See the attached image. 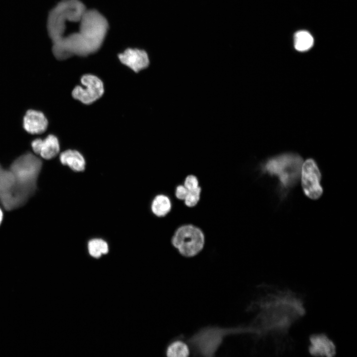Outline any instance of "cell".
I'll return each instance as SVG.
<instances>
[{"label":"cell","mask_w":357,"mask_h":357,"mask_svg":"<svg viewBox=\"0 0 357 357\" xmlns=\"http://www.w3.org/2000/svg\"><path fill=\"white\" fill-rule=\"evenodd\" d=\"M79 24L77 31L54 42L53 52L58 59L87 56L101 47L108 29L104 16L95 9H86Z\"/></svg>","instance_id":"cell-1"},{"label":"cell","mask_w":357,"mask_h":357,"mask_svg":"<svg viewBox=\"0 0 357 357\" xmlns=\"http://www.w3.org/2000/svg\"><path fill=\"white\" fill-rule=\"evenodd\" d=\"M302 165V159L294 154H284L269 159L265 164V172L279 179L282 187L289 188L298 179Z\"/></svg>","instance_id":"cell-2"},{"label":"cell","mask_w":357,"mask_h":357,"mask_svg":"<svg viewBox=\"0 0 357 357\" xmlns=\"http://www.w3.org/2000/svg\"><path fill=\"white\" fill-rule=\"evenodd\" d=\"M42 167L41 160L27 152L16 158L9 170L14 174L19 185L32 195L37 188V180Z\"/></svg>","instance_id":"cell-3"},{"label":"cell","mask_w":357,"mask_h":357,"mask_svg":"<svg viewBox=\"0 0 357 357\" xmlns=\"http://www.w3.org/2000/svg\"><path fill=\"white\" fill-rule=\"evenodd\" d=\"M87 9L79 0H64L53 11L50 18V31L54 42L60 39L67 22H77Z\"/></svg>","instance_id":"cell-4"},{"label":"cell","mask_w":357,"mask_h":357,"mask_svg":"<svg viewBox=\"0 0 357 357\" xmlns=\"http://www.w3.org/2000/svg\"><path fill=\"white\" fill-rule=\"evenodd\" d=\"M32 195L18 184L9 169L0 164V203L7 211L23 206Z\"/></svg>","instance_id":"cell-5"},{"label":"cell","mask_w":357,"mask_h":357,"mask_svg":"<svg viewBox=\"0 0 357 357\" xmlns=\"http://www.w3.org/2000/svg\"><path fill=\"white\" fill-rule=\"evenodd\" d=\"M171 243L182 256L192 257L202 250L205 237L198 227L191 224L183 225L176 230L172 238Z\"/></svg>","instance_id":"cell-6"},{"label":"cell","mask_w":357,"mask_h":357,"mask_svg":"<svg viewBox=\"0 0 357 357\" xmlns=\"http://www.w3.org/2000/svg\"><path fill=\"white\" fill-rule=\"evenodd\" d=\"M82 86H77L72 91V96L82 103L89 105L101 98L104 88L102 80L92 74H85L81 78Z\"/></svg>","instance_id":"cell-7"},{"label":"cell","mask_w":357,"mask_h":357,"mask_svg":"<svg viewBox=\"0 0 357 357\" xmlns=\"http://www.w3.org/2000/svg\"><path fill=\"white\" fill-rule=\"evenodd\" d=\"M301 184L305 194L312 199L319 198L323 192L320 185L321 174L315 161L309 159L302 164Z\"/></svg>","instance_id":"cell-8"},{"label":"cell","mask_w":357,"mask_h":357,"mask_svg":"<svg viewBox=\"0 0 357 357\" xmlns=\"http://www.w3.org/2000/svg\"><path fill=\"white\" fill-rule=\"evenodd\" d=\"M118 57L122 63L136 73L148 67L149 64L148 55L142 50L127 49Z\"/></svg>","instance_id":"cell-9"},{"label":"cell","mask_w":357,"mask_h":357,"mask_svg":"<svg viewBox=\"0 0 357 357\" xmlns=\"http://www.w3.org/2000/svg\"><path fill=\"white\" fill-rule=\"evenodd\" d=\"M34 152L42 158L49 160L55 157L60 152V144L56 136L50 134L44 139L37 138L31 143Z\"/></svg>","instance_id":"cell-10"},{"label":"cell","mask_w":357,"mask_h":357,"mask_svg":"<svg viewBox=\"0 0 357 357\" xmlns=\"http://www.w3.org/2000/svg\"><path fill=\"white\" fill-rule=\"evenodd\" d=\"M308 350L312 355L320 357H331L336 353L333 342L322 334H315L310 337Z\"/></svg>","instance_id":"cell-11"},{"label":"cell","mask_w":357,"mask_h":357,"mask_svg":"<svg viewBox=\"0 0 357 357\" xmlns=\"http://www.w3.org/2000/svg\"><path fill=\"white\" fill-rule=\"evenodd\" d=\"M48 122L45 115L41 112L30 110L27 111L23 118V127L31 134H40L47 128Z\"/></svg>","instance_id":"cell-12"},{"label":"cell","mask_w":357,"mask_h":357,"mask_svg":"<svg viewBox=\"0 0 357 357\" xmlns=\"http://www.w3.org/2000/svg\"><path fill=\"white\" fill-rule=\"evenodd\" d=\"M61 163L67 166L74 172H80L85 170V160L82 155L74 150H67L62 152L60 156Z\"/></svg>","instance_id":"cell-13"},{"label":"cell","mask_w":357,"mask_h":357,"mask_svg":"<svg viewBox=\"0 0 357 357\" xmlns=\"http://www.w3.org/2000/svg\"><path fill=\"white\" fill-rule=\"evenodd\" d=\"M172 203L170 198L164 194H159L153 199L151 211L156 216L162 217L167 215L171 211Z\"/></svg>","instance_id":"cell-14"},{"label":"cell","mask_w":357,"mask_h":357,"mask_svg":"<svg viewBox=\"0 0 357 357\" xmlns=\"http://www.w3.org/2000/svg\"><path fill=\"white\" fill-rule=\"evenodd\" d=\"M313 43V37L306 31H299L295 34V48L298 51L304 52L308 50L312 47Z\"/></svg>","instance_id":"cell-15"},{"label":"cell","mask_w":357,"mask_h":357,"mask_svg":"<svg viewBox=\"0 0 357 357\" xmlns=\"http://www.w3.org/2000/svg\"><path fill=\"white\" fill-rule=\"evenodd\" d=\"M189 354L187 344L180 340L172 342L166 350V356L168 357H187Z\"/></svg>","instance_id":"cell-16"},{"label":"cell","mask_w":357,"mask_h":357,"mask_svg":"<svg viewBox=\"0 0 357 357\" xmlns=\"http://www.w3.org/2000/svg\"><path fill=\"white\" fill-rule=\"evenodd\" d=\"M88 249L90 254L94 257H99L102 254H106L109 251L108 245L106 241L100 238H94L88 243Z\"/></svg>","instance_id":"cell-17"},{"label":"cell","mask_w":357,"mask_h":357,"mask_svg":"<svg viewBox=\"0 0 357 357\" xmlns=\"http://www.w3.org/2000/svg\"><path fill=\"white\" fill-rule=\"evenodd\" d=\"M201 191L200 186L194 189H187V193L184 200L185 205L189 207L195 206L199 201Z\"/></svg>","instance_id":"cell-18"},{"label":"cell","mask_w":357,"mask_h":357,"mask_svg":"<svg viewBox=\"0 0 357 357\" xmlns=\"http://www.w3.org/2000/svg\"><path fill=\"white\" fill-rule=\"evenodd\" d=\"M183 185L188 190L194 189L199 186L197 177L192 175H188L185 178Z\"/></svg>","instance_id":"cell-19"},{"label":"cell","mask_w":357,"mask_h":357,"mask_svg":"<svg viewBox=\"0 0 357 357\" xmlns=\"http://www.w3.org/2000/svg\"><path fill=\"white\" fill-rule=\"evenodd\" d=\"M187 193V189L183 185H178L177 186L175 195L178 199L184 200Z\"/></svg>","instance_id":"cell-20"},{"label":"cell","mask_w":357,"mask_h":357,"mask_svg":"<svg viewBox=\"0 0 357 357\" xmlns=\"http://www.w3.org/2000/svg\"><path fill=\"white\" fill-rule=\"evenodd\" d=\"M3 212L1 210V209L0 208V225L2 222V219H3Z\"/></svg>","instance_id":"cell-21"}]
</instances>
